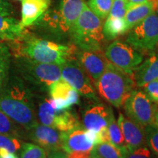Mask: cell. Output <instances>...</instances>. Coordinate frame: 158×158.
Returning <instances> with one entry per match:
<instances>
[{"mask_svg": "<svg viewBox=\"0 0 158 158\" xmlns=\"http://www.w3.org/2000/svg\"><path fill=\"white\" fill-rule=\"evenodd\" d=\"M104 54L110 63L130 75H133L143 60V55L140 51L127 43L120 40L110 43L106 48Z\"/></svg>", "mask_w": 158, "mask_h": 158, "instance_id": "obj_8", "label": "cell"}, {"mask_svg": "<svg viewBox=\"0 0 158 158\" xmlns=\"http://www.w3.org/2000/svg\"><path fill=\"white\" fill-rule=\"evenodd\" d=\"M40 121L44 125L50 126L61 132H67L81 128L77 116L68 110H56L48 100L40 105Z\"/></svg>", "mask_w": 158, "mask_h": 158, "instance_id": "obj_9", "label": "cell"}, {"mask_svg": "<svg viewBox=\"0 0 158 158\" xmlns=\"http://www.w3.org/2000/svg\"><path fill=\"white\" fill-rule=\"evenodd\" d=\"M155 124L158 127V110H157V111H156V114H155Z\"/></svg>", "mask_w": 158, "mask_h": 158, "instance_id": "obj_40", "label": "cell"}, {"mask_svg": "<svg viewBox=\"0 0 158 158\" xmlns=\"http://www.w3.org/2000/svg\"><path fill=\"white\" fill-rule=\"evenodd\" d=\"M127 0H114L108 17L124 18L127 10Z\"/></svg>", "mask_w": 158, "mask_h": 158, "instance_id": "obj_31", "label": "cell"}, {"mask_svg": "<svg viewBox=\"0 0 158 158\" xmlns=\"http://www.w3.org/2000/svg\"><path fill=\"white\" fill-rule=\"evenodd\" d=\"M65 153V152H62L61 150L51 151L48 152V158H68V155Z\"/></svg>", "mask_w": 158, "mask_h": 158, "instance_id": "obj_36", "label": "cell"}, {"mask_svg": "<svg viewBox=\"0 0 158 158\" xmlns=\"http://www.w3.org/2000/svg\"><path fill=\"white\" fill-rule=\"evenodd\" d=\"M76 59L94 86L109 63L101 50H81L76 53Z\"/></svg>", "mask_w": 158, "mask_h": 158, "instance_id": "obj_13", "label": "cell"}, {"mask_svg": "<svg viewBox=\"0 0 158 158\" xmlns=\"http://www.w3.org/2000/svg\"><path fill=\"white\" fill-rule=\"evenodd\" d=\"M21 149V158H47L45 150L36 144L24 143Z\"/></svg>", "mask_w": 158, "mask_h": 158, "instance_id": "obj_28", "label": "cell"}, {"mask_svg": "<svg viewBox=\"0 0 158 158\" xmlns=\"http://www.w3.org/2000/svg\"><path fill=\"white\" fill-rule=\"evenodd\" d=\"M11 118L0 110V134L14 136L17 133Z\"/></svg>", "mask_w": 158, "mask_h": 158, "instance_id": "obj_30", "label": "cell"}, {"mask_svg": "<svg viewBox=\"0 0 158 158\" xmlns=\"http://www.w3.org/2000/svg\"><path fill=\"white\" fill-rule=\"evenodd\" d=\"M0 110L13 121L31 130L37 124L34 110L22 86L13 84L0 93Z\"/></svg>", "mask_w": 158, "mask_h": 158, "instance_id": "obj_3", "label": "cell"}, {"mask_svg": "<svg viewBox=\"0 0 158 158\" xmlns=\"http://www.w3.org/2000/svg\"><path fill=\"white\" fill-rule=\"evenodd\" d=\"M156 48H157V55H158V43H157V47H156Z\"/></svg>", "mask_w": 158, "mask_h": 158, "instance_id": "obj_41", "label": "cell"}, {"mask_svg": "<svg viewBox=\"0 0 158 158\" xmlns=\"http://www.w3.org/2000/svg\"><path fill=\"white\" fill-rule=\"evenodd\" d=\"M127 13L124 19L125 20L127 29L129 31L153 13L155 2H147L137 5H127Z\"/></svg>", "mask_w": 158, "mask_h": 158, "instance_id": "obj_21", "label": "cell"}, {"mask_svg": "<svg viewBox=\"0 0 158 158\" xmlns=\"http://www.w3.org/2000/svg\"><path fill=\"white\" fill-rule=\"evenodd\" d=\"M61 68L62 78L71 85L77 92L87 98H96L92 81L77 59L68 61L61 65Z\"/></svg>", "mask_w": 158, "mask_h": 158, "instance_id": "obj_11", "label": "cell"}, {"mask_svg": "<svg viewBox=\"0 0 158 158\" xmlns=\"http://www.w3.org/2000/svg\"><path fill=\"white\" fill-rule=\"evenodd\" d=\"M15 43L16 56L35 62L62 65L76 56L77 50L74 45H65L47 40L25 36Z\"/></svg>", "mask_w": 158, "mask_h": 158, "instance_id": "obj_1", "label": "cell"}, {"mask_svg": "<svg viewBox=\"0 0 158 158\" xmlns=\"http://www.w3.org/2000/svg\"><path fill=\"white\" fill-rule=\"evenodd\" d=\"M117 123L121 128L130 152L142 146L147 145L144 127L125 117L122 114L118 116Z\"/></svg>", "mask_w": 158, "mask_h": 158, "instance_id": "obj_16", "label": "cell"}, {"mask_svg": "<svg viewBox=\"0 0 158 158\" xmlns=\"http://www.w3.org/2000/svg\"><path fill=\"white\" fill-rule=\"evenodd\" d=\"M0 157L1 158H19L14 152H11L8 150L0 148Z\"/></svg>", "mask_w": 158, "mask_h": 158, "instance_id": "obj_37", "label": "cell"}, {"mask_svg": "<svg viewBox=\"0 0 158 158\" xmlns=\"http://www.w3.org/2000/svg\"><path fill=\"white\" fill-rule=\"evenodd\" d=\"M144 93L153 102H158V79L150 81L142 86Z\"/></svg>", "mask_w": 158, "mask_h": 158, "instance_id": "obj_32", "label": "cell"}, {"mask_svg": "<svg viewBox=\"0 0 158 158\" xmlns=\"http://www.w3.org/2000/svg\"><path fill=\"white\" fill-rule=\"evenodd\" d=\"M22 144L15 136L0 134V148H3L11 152H16L21 149Z\"/></svg>", "mask_w": 158, "mask_h": 158, "instance_id": "obj_29", "label": "cell"}, {"mask_svg": "<svg viewBox=\"0 0 158 158\" xmlns=\"http://www.w3.org/2000/svg\"><path fill=\"white\" fill-rule=\"evenodd\" d=\"M20 68L39 84L50 86L62 78L61 65L35 62L21 56H16Z\"/></svg>", "mask_w": 158, "mask_h": 158, "instance_id": "obj_10", "label": "cell"}, {"mask_svg": "<svg viewBox=\"0 0 158 158\" xmlns=\"http://www.w3.org/2000/svg\"><path fill=\"white\" fill-rule=\"evenodd\" d=\"M24 36L25 29L20 24V21L0 14V41L15 42Z\"/></svg>", "mask_w": 158, "mask_h": 158, "instance_id": "obj_20", "label": "cell"}, {"mask_svg": "<svg viewBox=\"0 0 158 158\" xmlns=\"http://www.w3.org/2000/svg\"><path fill=\"white\" fill-rule=\"evenodd\" d=\"M129 152V150L119 149L110 142H102L94 146L90 158H126Z\"/></svg>", "mask_w": 158, "mask_h": 158, "instance_id": "obj_22", "label": "cell"}, {"mask_svg": "<svg viewBox=\"0 0 158 158\" xmlns=\"http://www.w3.org/2000/svg\"><path fill=\"white\" fill-rule=\"evenodd\" d=\"M157 0H127V5H137V4H141L147 2H157Z\"/></svg>", "mask_w": 158, "mask_h": 158, "instance_id": "obj_38", "label": "cell"}, {"mask_svg": "<svg viewBox=\"0 0 158 158\" xmlns=\"http://www.w3.org/2000/svg\"><path fill=\"white\" fill-rule=\"evenodd\" d=\"M91 151L75 152L68 154V158H90Z\"/></svg>", "mask_w": 158, "mask_h": 158, "instance_id": "obj_35", "label": "cell"}, {"mask_svg": "<svg viewBox=\"0 0 158 158\" xmlns=\"http://www.w3.org/2000/svg\"><path fill=\"white\" fill-rule=\"evenodd\" d=\"M133 77L138 87L158 79V55H151L142 62L133 72Z\"/></svg>", "mask_w": 158, "mask_h": 158, "instance_id": "obj_19", "label": "cell"}, {"mask_svg": "<svg viewBox=\"0 0 158 158\" xmlns=\"http://www.w3.org/2000/svg\"><path fill=\"white\" fill-rule=\"evenodd\" d=\"M51 0H23L21 2V19L23 28L38 23L50 7Z\"/></svg>", "mask_w": 158, "mask_h": 158, "instance_id": "obj_18", "label": "cell"}, {"mask_svg": "<svg viewBox=\"0 0 158 158\" xmlns=\"http://www.w3.org/2000/svg\"><path fill=\"white\" fill-rule=\"evenodd\" d=\"M16 1H19V2H23V0H16Z\"/></svg>", "mask_w": 158, "mask_h": 158, "instance_id": "obj_42", "label": "cell"}, {"mask_svg": "<svg viewBox=\"0 0 158 158\" xmlns=\"http://www.w3.org/2000/svg\"><path fill=\"white\" fill-rule=\"evenodd\" d=\"M31 130V139L44 149L48 152L62 149V132L50 126L38 124Z\"/></svg>", "mask_w": 158, "mask_h": 158, "instance_id": "obj_17", "label": "cell"}, {"mask_svg": "<svg viewBox=\"0 0 158 158\" xmlns=\"http://www.w3.org/2000/svg\"><path fill=\"white\" fill-rule=\"evenodd\" d=\"M114 0H89L88 7L100 19H106L109 15Z\"/></svg>", "mask_w": 158, "mask_h": 158, "instance_id": "obj_26", "label": "cell"}, {"mask_svg": "<svg viewBox=\"0 0 158 158\" xmlns=\"http://www.w3.org/2000/svg\"><path fill=\"white\" fill-rule=\"evenodd\" d=\"M113 116L111 108L102 104H95L85 110L83 123L86 130L98 133L108 127Z\"/></svg>", "mask_w": 158, "mask_h": 158, "instance_id": "obj_15", "label": "cell"}, {"mask_svg": "<svg viewBox=\"0 0 158 158\" xmlns=\"http://www.w3.org/2000/svg\"><path fill=\"white\" fill-rule=\"evenodd\" d=\"M49 102L56 110H68L79 102L78 92L62 78L49 86Z\"/></svg>", "mask_w": 158, "mask_h": 158, "instance_id": "obj_14", "label": "cell"}, {"mask_svg": "<svg viewBox=\"0 0 158 158\" xmlns=\"http://www.w3.org/2000/svg\"><path fill=\"white\" fill-rule=\"evenodd\" d=\"M107 129L110 143L115 145L116 147L119 148V149L128 150L121 128H120L118 123L115 120L114 116L110 119Z\"/></svg>", "mask_w": 158, "mask_h": 158, "instance_id": "obj_24", "label": "cell"}, {"mask_svg": "<svg viewBox=\"0 0 158 158\" xmlns=\"http://www.w3.org/2000/svg\"><path fill=\"white\" fill-rule=\"evenodd\" d=\"M95 86L104 100L119 108L135 90L136 84L133 75L127 73L109 62Z\"/></svg>", "mask_w": 158, "mask_h": 158, "instance_id": "obj_2", "label": "cell"}, {"mask_svg": "<svg viewBox=\"0 0 158 158\" xmlns=\"http://www.w3.org/2000/svg\"><path fill=\"white\" fill-rule=\"evenodd\" d=\"M146 143L156 158H158V127L155 124L144 127Z\"/></svg>", "mask_w": 158, "mask_h": 158, "instance_id": "obj_27", "label": "cell"}, {"mask_svg": "<svg viewBox=\"0 0 158 158\" xmlns=\"http://www.w3.org/2000/svg\"><path fill=\"white\" fill-rule=\"evenodd\" d=\"M12 54L4 41H0V89L5 84V78L10 64Z\"/></svg>", "mask_w": 158, "mask_h": 158, "instance_id": "obj_25", "label": "cell"}, {"mask_svg": "<svg viewBox=\"0 0 158 158\" xmlns=\"http://www.w3.org/2000/svg\"><path fill=\"white\" fill-rule=\"evenodd\" d=\"M86 5L84 0H60L56 8L48 10L39 22L62 32L70 31Z\"/></svg>", "mask_w": 158, "mask_h": 158, "instance_id": "obj_5", "label": "cell"}, {"mask_svg": "<svg viewBox=\"0 0 158 158\" xmlns=\"http://www.w3.org/2000/svg\"><path fill=\"white\" fill-rule=\"evenodd\" d=\"M97 133L81 128L62 132V148L66 153L88 152L97 143Z\"/></svg>", "mask_w": 158, "mask_h": 158, "instance_id": "obj_12", "label": "cell"}, {"mask_svg": "<svg viewBox=\"0 0 158 158\" xmlns=\"http://www.w3.org/2000/svg\"><path fill=\"white\" fill-rule=\"evenodd\" d=\"M70 32L74 43L81 50H101L104 40L102 19L97 16L87 5L71 27Z\"/></svg>", "mask_w": 158, "mask_h": 158, "instance_id": "obj_4", "label": "cell"}, {"mask_svg": "<svg viewBox=\"0 0 158 158\" xmlns=\"http://www.w3.org/2000/svg\"><path fill=\"white\" fill-rule=\"evenodd\" d=\"M0 158H1V157H0Z\"/></svg>", "mask_w": 158, "mask_h": 158, "instance_id": "obj_43", "label": "cell"}, {"mask_svg": "<svg viewBox=\"0 0 158 158\" xmlns=\"http://www.w3.org/2000/svg\"><path fill=\"white\" fill-rule=\"evenodd\" d=\"M123 106L127 117L143 127L155 124L157 110L143 91L134 90Z\"/></svg>", "mask_w": 158, "mask_h": 158, "instance_id": "obj_7", "label": "cell"}, {"mask_svg": "<svg viewBox=\"0 0 158 158\" xmlns=\"http://www.w3.org/2000/svg\"><path fill=\"white\" fill-rule=\"evenodd\" d=\"M127 23L124 18L108 17L102 26V34L105 39H115L127 31Z\"/></svg>", "mask_w": 158, "mask_h": 158, "instance_id": "obj_23", "label": "cell"}, {"mask_svg": "<svg viewBox=\"0 0 158 158\" xmlns=\"http://www.w3.org/2000/svg\"><path fill=\"white\" fill-rule=\"evenodd\" d=\"M155 157L150 151L147 145L137 148V149L130 152L126 158H155Z\"/></svg>", "mask_w": 158, "mask_h": 158, "instance_id": "obj_33", "label": "cell"}, {"mask_svg": "<svg viewBox=\"0 0 158 158\" xmlns=\"http://www.w3.org/2000/svg\"><path fill=\"white\" fill-rule=\"evenodd\" d=\"M154 13L158 16V0L155 2V8H154Z\"/></svg>", "mask_w": 158, "mask_h": 158, "instance_id": "obj_39", "label": "cell"}, {"mask_svg": "<svg viewBox=\"0 0 158 158\" xmlns=\"http://www.w3.org/2000/svg\"><path fill=\"white\" fill-rule=\"evenodd\" d=\"M13 7L8 0H0V14L11 16L13 13Z\"/></svg>", "mask_w": 158, "mask_h": 158, "instance_id": "obj_34", "label": "cell"}, {"mask_svg": "<svg viewBox=\"0 0 158 158\" xmlns=\"http://www.w3.org/2000/svg\"><path fill=\"white\" fill-rule=\"evenodd\" d=\"M126 41L140 52H152L158 43V16L155 13L129 30Z\"/></svg>", "mask_w": 158, "mask_h": 158, "instance_id": "obj_6", "label": "cell"}]
</instances>
